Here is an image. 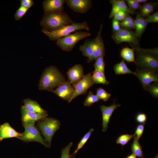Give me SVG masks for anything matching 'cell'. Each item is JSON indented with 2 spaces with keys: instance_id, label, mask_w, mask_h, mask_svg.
Here are the masks:
<instances>
[{
  "instance_id": "6da1fadb",
  "label": "cell",
  "mask_w": 158,
  "mask_h": 158,
  "mask_svg": "<svg viewBox=\"0 0 158 158\" xmlns=\"http://www.w3.org/2000/svg\"><path fill=\"white\" fill-rule=\"evenodd\" d=\"M135 55V63L137 68L158 71V49H143L129 44Z\"/></svg>"
},
{
  "instance_id": "7a4b0ae2",
  "label": "cell",
  "mask_w": 158,
  "mask_h": 158,
  "mask_svg": "<svg viewBox=\"0 0 158 158\" xmlns=\"http://www.w3.org/2000/svg\"><path fill=\"white\" fill-rule=\"evenodd\" d=\"M74 22L66 13L54 11L44 13L40 24L43 28L52 31Z\"/></svg>"
},
{
  "instance_id": "3957f363",
  "label": "cell",
  "mask_w": 158,
  "mask_h": 158,
  "mask_svg": "<svg viewBox=\"0 0 158 158\" xmlns=\"http://www.w3.org/2000/svg\"><path fill=\"white\" fill-rule=\"evenodd\" d=\"M66 81L65 78L58 68L50 66L47 67L43 72L39 83V89L50 91Z\"/></svg>"
},
{
  "instance_id": "277c9868",
  "label": "cell",
  "mask_w": 158,
  "mask_h": 158,
  "mask_svg": "<svg viewBox=\"0 0 158 158\" xmlns=\"http://www.w3.org/2000/svg\"><path fill=\"white\" fill-rule=\"evenodd\" d=\"M85 30L89 31L90 28L86 21L81 23L74 22L66 25L58 30L52 31H48L43 28L41 31L51 40L57 41L72 32L78 30Z\"/></svg>"
},
{
  "instance_id": "5b68a950",
  "label": "cell",
  "mask_w": 158,
  "mask_h": 158,
  "mask_svg": "<svg viewBox=\"0 0 158 158\" xmlns=\"http://www.w3.org/2000/svg\"><path fill=\"white\" fill-rule=\"evenodd\" d=\"M61 125L59 120L47 117L39 121L37 123V126L43 135L44 140L50 147L52 138Z\"/></svg>"
},
{
  "instance_id": "8992f818",
  "label": "cell",
  "mask_w": 158,
  "mask_h": 158,
  "mask_svg": "<svg viewBox=\"0 0 158 158\" xmlns=\"http://www.w3.org/2000/svg\"><path fill=\"white\" fill-rule=\"evenodd\" d=\"M91 35L88 32L77 31L57 40L56 44L63 51L70 52L80 41L90 37Z\"/></svg>"
},
{
  "instance_id": "52a82bcc",
  "label": "cell",
  "mask_w": 158,
  "mask_h": 158,
  "mask_svg": "<svg viewBox=\"0 0 158 158\" xmlns=\"http://www.w3.org/2000/svg\"><path fill=\"white\" fill-rule=\"evenodd\" d=\"M25 131L21 135L17 138L26 142H36L44 146L50 147L41 135L39 130L34 124H23Z\"/></svg>"
},
{
  "instance_id": "ba28073f",
  "label": "cell",
  "mask_w": 158,
  "mask_h": 158,
  "mask_svg": "<svg viewBox=\"0 0 158 158\" xmlns=\"http://www.w3.org/2000/svg\"><path fill=\"white\" fill-rule=\"evenodd\" d=\"M112 38L118 44L122 42H127L140 47L138 37L135 32L129 30L121 28L119 31L114 33Z\"/></svg>"
},
{
  "instance_id": "9c48e42d",
  "label": "cell",
  "mask_w": 158,
  "mask_h": 158,
  "mask_svg": "<svg viewBox=\"0 0 158 158\" xmlns=\"http://www.w3.org/2000/svg\"><path fill=\"white\" fill-rule=\"evenodd\" d=\"M60 98L70 103L75 92V89L68 80L59 84L55 89L50 91Z\"/></svg>"
},
{
  "instance_id": "30bf717a",
  "label": "cell",
  "mask_w": 158,
  "mask_h": 158,
  "mask_svg": "<svg viewBox=\"0 0 158 158\" xmlns=\"http://www.w3.org/2000/svg\"><path fill=\"white\" fill-rule=\"evenodd\" d=\"M92 73L85 75L77 83L72 84L75 92L72 100L79 95L85 94L88 90L94 84L91 79Z\"/></svg>"
},
{
  "instance_id": "8fae6325",
  "label": "cell",
  "mask_w": 158,
  "mask_h": 158,
  "mask_svg": "<svg viewBox=\"0 0 158 158\" xmlns=\"http://www.w3.org/2000/svg\"><path fill=\"white\" fill-rule=\"evenodd\" d=\"M139 80L143 88L153 82H158L157 73L147 69L137 68L133 74Z\"/></svg>"
},
{
  "instance_id": "7c38bea8",
  "label": "cell",
  "mask_w": 158,
  "mask_h": 158,
  "mask_svg": "<svg viewBox=\"0 0 158 158\" xmlns=\"http://www.w3.org/2000/svg\"><path fill=\"white\" fill-rule=\"evenodd\" d=\"M66 3L74 11L81 13H86L92 6L91 0H66Z\"/></svg>"
},
{
  "instance_id": "4fadbf2b",
  "label": "cell",
  "mask_w": 158,
  "mask_h": 158,
  "mask_svg": "<svg viewBox=\"0 0 158 158\" xmlns=\"http://www.w3.org/2000/svg\"><path fill=\"white\" fill-rule=\"evenodd\" d=\"M102 27L103 24H101L96 37L93 39L94 45V51L93 56L90 61V62L99 56L104 57L105 55V47L102 36Z\"/></svg>"
},
{
  "instance_id": "5bb4252c",
  "label": "cell",
  "mask_w": 158,
  "mask_h": 158,
  "mask_svg": "<svg viewBox=\"0 0 158 158\" xmlns=\"http://www.w3.org/2000/svg\"><path fill=\"white\" fill-rule=\"evenodd\" d=\"M121 104H116L114 102L113 104L109 106L101 105L100 108L102 112V131L106 132L108 128V125L110 121V118L114 111Z\"/></svg>"
},
{
  "instance_id": "9a60e30c",
  "label": "cell",
  "mask_w": 158,
  "mask_h": 158,
  "mask_svg": "<svg viewBox=\"0 0 158 158\" xmlns=\"http://www.w3.org/2000/svg\"><path fill=\"white\" fill-rule=\"evenodd\" d=\"M21 111L23 124H34L36 121L42 120L47 116L44 114L30 111L23 106L21 107Z\"/></svg>"
},
{
  "instance_id": "2e32d148",
  "label": "cell",
  "mask_w": 158,
  "mask_h": 158,
  "mask_svg": "<svg viewBox=\"0 0 158 158\" xmlns=\"http://www.w3.org/2000/svg\"><path fill=\"white\" fill-rule=\"evenodd\" d=\"M68 80L72 85L80 80L84 76V69L80 64H76L67 72Z\"/></svg>"
},
{
  "instance_id": "e0dca14e",
  "label": "cell",
  "mask_w": 158,
  "mask_h": 158,
  "mask_svg": "<svg viewBox=\"0 0 158 158\" xmlns=\"http://www.w3.org/2000/svg\"><path fill=\"white\" fill-rule=\"evenodd\" d=\"M66 0H45L42 3L44 13L54 11H63Z\"/></svg>"
},
{
  "instance_id": "ac0fdd59",
  "label": "cell",
  "mask_w": 158,
  "mask_h": 158,
  "mask_svg": "<svg viewBox=\"0 0 158 158\" xmlns=\"http://www.w3.org/2000/svg\"><path fill=\"white\" fill-rule=\"evenodd\" d=\"M22 133L17 132L8 123H5L0 126V141L6 138H16L21 135Z\"/></svg>"
},
{
  "instance_id": "d6986e66",
  "label": "cell",
  "mask_w": 158,
  "mask_h": 158,
  "mask_svg": "<svg viewBox=\"0 0 158 158\" xmlns=\"http://www.w3.org/2000/svg\"><path fill=\"white\" fill-rule=\"evenodd\" d=\"M112 4V8L109 15V18H111L116 13L121 11H124L133 15L135 12L130 10L127 6L125 1L112 0L110 1Z\"/></svg>"
},
{
  "instance_id": "ffe728a7",
  "label": "cell",
  "mask_w": 158,
  "mask_h": 158,
  "mask_svg": "<svg viewBox=\"0 0 158 158\" xmlns=\"http://www.w3.org/2000/svg\"><path fill=\"white\" fill-rule=\"evenodd\" d=\"M79 49L82 52L83 56L88 58V63H90L94 51L93 39L86 40L83 44L80 46Z\"/></svg>"
},
{
  "instance_id": "44dd1931",
  "label": "cell",
  "mask_w": 158,
  "mask_h": 158,
  "mask_svg": "<svg viewBox=\"0 0 158 158\" xmlns=\"http://www.w3.org/2000/svg\"><path fill=\"white\" fill-rule=\"evenodd\" d=\"M23 103V106L29 111L48 116L47 111L36 101L27 98L24 100Z\"/></svg>"
},
{
  "instance_id": "7402d4cb",
  "label": "cell",
  "mask_w": 158,
  "mask_h": 158,
  "mask_svg": "<svg viewBox=\"0 0 158 158\" xmlns=\"http://www.w3.org/2000/svg\"><path fill=\"white\" fill-rule=\"evenodd\" d=\"M156 2H145L141 6L139 14L142 17H146L153 12L157 6Z\"/></svg>"
},
{
  "instance_id": "603a6c76",
  "label": "cell",
  "mask_w": 158,
  "mask_h": 158,
  "mask_svg": "<svg viewBox=\"0 0 158 158\" xmlns=\"http://www.w3.org/2000/svg\"><path fill=\"white\" fill-rule=\"evenodd\" d=\"M91 79L94 84H101L108 85L109 82L107 80L104 73L95 70L91 75Z\"/></svg>"
},
{
  "instance_id": "cb8c5ba5",
  "label": "cell",
  "mask_w": 158,
  "mask_h": 158,
  "mask_svg": "<svg viewBox=\"0 0 158 158\" xmlns=\"http://www.w3.org/2000/svg\"><path fill=\"white\" fill-rule=\"evenodd\" d=\"M114 69L116 74L120 75L134 73L128 67L123 59L120 62L115 65Z\"/></svg>"
},
{
  "instance_id": "d4e9b609",
  "label": "cell",
  "mask_w": 158,
  "mask_h": 158,
  "mask_svg": "<svg viewBox=\"0 0 158 158\" xmlns=\"http://www.w3.org/2000/svg\"><path fill=\"white\" fill-rule=\"evenodd\" d=\"M120 55L124 60L127 62H135L134 51L133 48L128 47L123 48L121 51Z\"/></svg>"
},
{
  "instance_id": "484cf974",
  "label": "cell",
  "mask_w": 158,
  "mask_h": 158,
  "mask_svg": "<svg viewBox=\"0 0 158 158\" xmlns=\"http://www.w3.org/2000/svg\"><path fill=\"white\" fill-rule=\"evenodd\" d=\"M132 154L139 158H144L142 147L140 144L139 140L135 138L132 143L131 146Z\"/></svg>"
},
{
  "instance_id": "4316f807",
  "label": "cell",
  "mask_w": 158,
  "mask_h": 158,
  "mask_svg": "<svg viewBox=\"0 0 158 158\" xmlns=\"http://www.w3.org/2000/svg\"><path fill=\"white\" fill-rule=\"evenodd\" d=\"M94 130L93 128H91L84 135L78 143L76 149L72 154L73 156L75 155L78 151L84 146Z\"/></svg>"
},
{
  "instance_id": "83f0119b",
  "label": "cell",
  "mask_w": 158,
  "mask_h": 158,
  "mask_svg": "<svg viewBox=\"0 0 158 158\" xmlns=\"http://www.w3.org/2000/svg\"><path fill=\"white\" fill-rule=\"evenodd\" d=\"M154 98H158V83L157 82L151 83L143 88Z\"/></svg>"
},
{
  "instance_id": "f1b7e54d",
  "label": "cell",
  "mask_w": 158,
  "mask_h": 158,
  "mask_svg": "<svg viewBox=\"0 0 158 158\" xmlns=\"http://www.w3.org/2000/svg\"><path fill=\"white\" fill-rule=\"evenodd\" d=\"M100 100L96 95L94 94L93 92L90 91L83 104L85 106L89 107L92 106L94 103L98 102Z\"/></svg>"
},
{
  "instance_id": "f546056e",
  "label": "cell",
  "mask_w": 158,
  "mask_h": 158,
  "mask_svg": "<svg viewBox=\"0 0 158 158\" xmlns=\"http://www.w3.org/2000/svg\"><path fill=\"white\" fill-rule=\"evenodd\" d=\"M133 135L123 134L120 135L116 140V142L122 146L126 145L130 140L133 138Z\"/></svg>"
},
{
  "instance_id": "4dcf8cb0",
  "label": "cell",
  "mask_w": 158,
  "mask_h": 158,
  "mask_svg": "<svg viewBox=\"0 0 158 158\" xmlns=\"http://www.w3.org/2000/svg\"><path fill=\"white\" fill-rule=\"evenodd\" d=\"M95 60L94 64L95 70L104 73L105 63L104 57L99 56Z\"/></svg>"
},
{
  "instance_id": "1f68e13d",
  "label": "cell",
  "mask_w": 158,
  "mask_h": 158,
  "mask_svg": "<svg viewBox=\"0 0 158 158\" xmlns=\"http://www.w3.org/2000/svg\"><path fill=\"white\" fill-rule=\"evenodd\" d=\"M96 95L100 99L105 102L108 101L110 98L111 94L102 88L100 87L97 89Z\"/></svg>"
},
{
  "instance_id": "d6a6232c",
  "label": "cell",
  "mask_w": 158,
  "mask_h": 158,
  "mask_svg": "<svg viewBox=\"0 0 158 158\" xmlns=\"http://www.w3.org/2000/svg\"><path fill=\"white\" fill-rule=\"evenodd\" d=\"M73 144V143L71 142L62 149L61 158H71L73 157V156L70 152L71 148Z\"/></svg>"
},
{
  "instance_id": "836d02e7",
  "label": "cell",
  "mask_w": 158,
  "mask_h": 158,
  "mask_svg": "<svg viewBox=\"0 0 158 158\" xmlns=\"http://www.w3.org/2000/svg\"><path fill=\"white\" fill-rule=\"evenodd\" d=\"M145 123L138 125L133 134V138L139 140L142 135L144 130V126Z\"/></svg>"
},
{
  "instance_id": "e575fe53",
  "label": "cell",
  "mask_w": 158,
  "mask_h": 158,
  "mask_svg": "<svg viewBox=\"0 0 158 158\" xmlns=\"http://www.w3.org/2000/svg\"><path fill=\"white\" fill-rule=\"evenodd\" d=\"M28 9L22 6H20L16 11L14 17L15 20H20L26 14Z\"/></svg>"
},
{
  "instance_id": "d590c367",
  "label": "cell",
  "mask_w": 158,
  "mask_h": 158,
  "mask_svg": "<svg viewBox=\"0 0 158 158\" xmlns=\"http://www.w3.org/2000/svg\"><path fill=\"white\" fill-rule=\"evenodd\" d=\"M148 23L144 18L138 29L135 31V33L138 37H141L143 32L145 30Z\"/></svg>"
},
{
  "instance_id": "8d00e7d4",
  "label": "cell",
  "mask_w": 158,
  "mask_h": 158,
  "mask_svg": "<svg viewBox=\"0 0 158 158\" xmlns=\"http://www.w3.org/2000/svg\"><path fill=\"white\" fill-rule=\"evenodd\" d=\"M125 1L127 3L129 8L133 11L140 9L141 7L140 3L136 0H126Z\"/></svg>"
},
{
  "instance_id": "74e56055",
  "label": "cell",
  "mask_w": 158,
  "mask_h": 158,
  "mask_svg": "<svg viewBox=\"0 0 158 158\" xmlns=\"http://www.w3.org/2000/svg\"><path fill=\"white\" fill-rule=\"evenodd\" d=\"M147 118L146 114L142 112L138 113L135 116V120L136 122L140 124L145 123Z\"/></svg>"
},
{
  "instance_id": "f35d334b",
  "label": "cell",
  "mask_w": 158,
  "mask_h": 158,
  "mask_svg": "<svg viewBox=\"0 0 158 158\" xmlns=\"http://www.w3.org/2000/svg\"><path fill=\"white\" fill-rule=\"evenodd\" d=\"M128 13L124 11H119L115 13L113 17L118 21H122L126 18Z\"/></svg>"
},
{
  "instance_id": "ab89813d",
  "label": "cell",
  "mask_w": 158,
  "mask_h": 158,
  "mask_svg": "<svg viewBox=\"0 0 158 158\" xmlns=\"http://www.w3.org/2000/svg\"><path fill=\"white\" fill-rule=\"evenodd\" d=\"M148 23H158V13L157 12L148 16L145 18Z\"/></svg>"
},
{
  "instance_id": "60d3db41",
  "label": "cell",
  "mask_w": 158,
  "mask_h": 158,
  "mask_svg": "<svg viewBox=\"0 0 158 158\" xmlns=\"http://www.w3.org/2000/svg\"><path fill=\"white\" fill-rule=\"evenodd\" d=\"M20 3L21 6L28 9L34 4V1L32 0H21Z\"/></svg>"
},
{
  "instance_id": "b9f144b4",
  "label": "cell",
  "mask_w": 158,
  "mask_h": 158,
  "mask_svg": "<svg viewBox=\"0 0 158 158\" xmlns=\"http://www.w3.org/2000/svg\"><path fill=\"white\" fill-rule=\"evenodd\" d=\"M112 27L113 30L114 32L119 31L121 28L119 21L113 18L112 21Z\"/></svg>"
},
{
  "instance_id": "7bdbcfd3",
  "label": "cell",
  "mask_w": 158,
  "mask_h": 158,
  "mask_svg": "<svg viewBox=\"0 0 158 158\" xmlns=\"http://www.w3.org/2000/svg\"><path fill=\"white\" fill-rule=\"evenodd\" d=\"M134 20L130 16V13H128L125 19L120 23V26L123 27L126 24Z\"/></svg>"
},
{
  "instance_id": "ee69618b",
  "label": "cell",
  "mask_w": 158,
  "mask_h": 158,
  "mask_svg": "<svg viewBox=\"0 0 158 158\" xmlns=\"http://www.w3.org/2000/svg\"><path fill=\"white\" fill-rule=\"evenodd\" d=\"M134 20L126 24L123 27L125 29L128 30L134 28Z\"/></svg>"
},
{
  "instance_id": "f6af8a7d",
  "label": "cell",
  "mask_w": 158,
  "mask_h": 158,
  "mask_svg": "<svg viewBox=\"0 0 158 158\" xmlns=\"http://www.w3.org/2000/svg\"><path fill=\"white\" fill-rule=\"evenodd\" d=\"M126 158H136V157L134 154H130L127 156Z\"/></svg>"
},
{
  "instance_id": "bcb514c9",
  "label": "cell",
  "mask_w": 158,
  "mask_h": 158,
  "mask_svg": "<svg viewBox=\"0 0 158 158\" xmlns=\"http://www.w3.org/2000/svg\"><path fill=\"white\" fill-rule=\"evenodd\" d=\"M136 1L138 3H142V2H145L148 1L147 0H136Z\"/></svg>"
},
{
  "instance_id": "7dc6e473",
  "label": "cell",
  "mask_w": 158,
  "mask_h": 158,
  "mask_svg": "<svg viewBox=\"0 0 158 158\" xmlns=\"http://www.w3.org/2000/svg\"><path fill=\"white\" fill-rule=\"evenodd\" d=\"M154 158H158V155L157 154Z\"/></svg>"
}]
</instances>
